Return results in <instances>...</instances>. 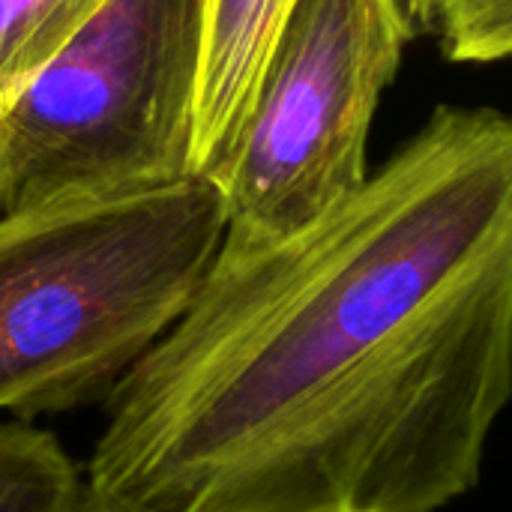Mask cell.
Masks as SVG:
<instances>
[{
	"instance_id": "cell-1",
	"label": "cell",
	"mask_w": 512,
	"mask_h": 512,
	"mask_svg": "<svg viewBox=\"0 0 512 512\" xmlns=\"http://www.w3.org/2000/svg\"><path fill=\"white\" fill-rule=\"evenodd\" d=\"M512 399V114L438 108L330 216L219 255L105 402L81 512H444Z\"/></svg>"
},
{
	"instance_id": "cell-2",
	"label": "cell",
	"mask_w": 512,
	"mask_h": 512,
	"mask_svg": "<svg viewBox=\"0 0 512 512\" xmlns=\"http://www.w3.org/2000/svg\"><path fill=\"white\" fill-rule=\"evenodd\" d=\"M222 189H162L0 213V411L108 402L186 312L225 240Z\"/></svg>"
},
{
	"instance_id": "cell-3",
	"label": "cell",
	"mask_w": 512,
	"mask_h": 512,
	"mask_svg": "<svg viewBox=\"0 0 512 512\" xmlns=\"http://www.w3.org/2000/svg\"><path fill=\"white\" fill-rule=\"evenodd\" d=\"M207 0H108L0 114V213L195 174Z\"/></svg>"
},
{
	"instance_id": "cell-4",
	"label": "cell",
	"mask_w": 512,
	"mask_h": 512,
	"mask_svg": "<svg viewBox=\"0 0 512 512\" xmlns=\"http://www.w3.org/2000/svg\"><path fill=\"white\" fill-rule=\"evenodd\" d=\"M405 0H294L219 177L222 249L282 243L345 204L366 180L381 93L414 36Z\"/></svg>"
},
{
	"instance_id": "cell-5",
	"label": "cell",
	"mask_w": 512,
	"mask_h": 512,
	"mask_svg": "<svg viewBox=\"0 0 512 512\" xmlns=\"http://www.w3.org/2000/svg\"><path fill=\"white\" fill-rule=\"evenodd\" d=\"M294 0H207L195 114V174L219 183Z\"/></svg>"
},
{
	"instance_id": "cell-6",
	"label": "cell",
	"mask_w": 512,
	"mask_h": 512,
	"mask_svg": "<svg viewBox=\"0 0 512 512\" xmlns=\"http://www.w3.org/2000/svg\"><path fill=\"white\" fill-rule=\"evenodd\" d=\"M84 480L57 435L24 420L0 426V512H81Z\"/></svg>"
},
{
	"instance_id": "cell-7",
	"label": "cell",
	"mask_w": 512,
	"mask_h": 512,
	"mask_svg": "<svg viewBox=\"0 0 512 512\" xmlns=\"http://www.w3.org/2000/svg\"><path fill=\"white\" fill-rule=\"evenodd\" d=\"M108 0H0V114Z\"/></svg>"
},
{
	"instance_id": "cell-8",
	"label": "cell",
	"mask_w": 512,
	"mask_h": 512,
	"mask_svg": "<svg viewBox=\"0 0 512 512\" xmlns=\"http://www.w3.org/2000/svg\"><path fill=\"white\" fill-rule=\"evenodd\" d=\"M450 63L512 60V0H405Z\"/></svg>"
}]
</instances>
